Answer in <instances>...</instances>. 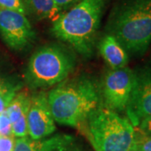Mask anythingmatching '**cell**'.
Returning a JSON list of instances; mask_svg holds the SVG:
<instances>
[{
	"mask_svg": "<svg viewBox=\"0 0 151 151\" xmlns=\"http://www.w3.org/2000/svg\"><path fill=\"white\" fill-rule=\"evenodd\" d=\"M85 124L88 139L96 151L131 150L135 129L128 118L101 106Z\"/></svg>",
	"mask_w": 151,
	"mask_h": 151,
	"instance_id": "4",
	"label": "cell"
},
{
	"mask_svg": "<svg viewBox=\"0 0 151 151\" xmlns=\"http://www.w3.org/2000/svg\"><path fill=\"white\" fill-rule=\"evenodd\" d=\"M29 109L20 116V118L12 124V133L14 136H16L18 138L27 137L28 134V124H27V116L29 113Z\"/></svg>",
	"mask_w": 151,
	"mask_h": 151,
	"instance_id": "15",
	"label": "cell"
},
{
	"mask_svg": "<svg viewBox=\"0 0 151 151\" xmlns=\"http://www.w3.org/2000/svg\"><path fill=\"white\" fill-rule=\"evenodd\" d=\"M0 36L9 48L21 51L32 45L35 32L26 15L0 7Z\"/></svg>",
	"mask_w": 151,
	"mask_h": 151,
	"instance_id": "7",
	"label": "cell"
},
{
	"mask_svg": "<svg viewBox=\"0 0 151 151\" xmlns=\"http://www.w3.org/2000/svg\"><path fill=\"white\" fill-rule=\"evenodd\" d=\"M75 56L58 44L39 48L31 55L25 70V81L31 88H46L60 83L74 70Z\"/></svg>",
	"mask_w": 151,
	"mask_h": 151,
	"instance_id": "5",
	"label": "cell"
},
{
	"mask_svg": "<svg viewBox=\"0 0 151 151\" xmlns=\"http://www.w3.org/2000/svg\"><path fill=\"white\" fill-rule=\"evenodd\" d=\"M135 129L134 141L131 150L134 151H151V136H145Z\"/></svg>",
	"mask_w": 151,
	"mask_h": 151,
	"instance_id": "14",
	"label": "cell"
},
{
	"mask_svg": "<svg viewBox=\"0 0 151 151\" xmlns=\"http://www.w3.org/2000/svg\"><path fill=\"white\" fill-rule=\"evenodd\" d=\"M135 128L144 135L151 136V115L143 119L139 124Z\"/></svg>",
	"mask_w": 151,
	"mask_h": 151,
	"instance_id": "21",
	"label": "cell"
},
{
	"mask_svg": "<svg viewBox=\"0 0 151 151\" xmlns=\"http://www.w3.org/2000/svg\"><path fill=\"white\" fill-rule=\"evenodd\" d=\"M27 14L39 19L55 21L63 13L56 6L54 0H23Z\"/></svg>",
	"mask_w": 151,
	"mask_h": 151,
	"instance_id": "12",
	"label": "cell"
},
{
	"mask_svg": "<svg viewBox=\"0 0 151 151\" xmlns=\"http://www.w3.org/2000/svg\"><path fill=\"white\" fill-rule=\"evenodd\" d=\"M134 81V72L129 67L108 70L101 86L103 106L116 113L125 112Z\"/></svg>",
	"mask_w": 151,
	"mask_h": 151,
	"instance_id": "6",
	"label": "cell"
},
{
	"mask_svg": "<svg viewBox=\"0 0 151 151\" xmlns=\"http://www.w3.org/2000/svg\"><path fill=\"white\" fill-rule=\"evenodd\" d=\"M107 2L81 0L53 22L52 35L82 56L91 57Z\"/></svg>",
	"mask_w": 151,
	"mask_h": 151,
	"instance_id": "2",
	"label": "cell"
},
{
	"mask_svg": "<svg viewBox=\"0 0 151 151\" xmlns=\"http://www.w3.org/2000/svg\"><path fill=\"white\" fill-rule=\"evenodd\" d=\"M47 98L55 121L71 127L85 124L102 106L101 87L85 76L61 81L50 91Z\"/></svg>",
	"mask_w": 151,
	"mask_h": 151,
	"instance_id": "1",
	"label": "cell"
},
{
	"mask_svg": "<svg viewBox=\"0 0 151 151\" xmlns=\"http://www.w3.org/2000/svg\"><path fill=\"white\" fill-rule=\"evenodd\" d=\"M129 151H134V150H129Z\"/></svg>",
	"mask_w": 151,
	"mask_h": 151,
	"instance_id": "23",
	"label": "cell"
},
{
	"mask_svg": "<svg viewBox=\"0 0 151 151\" xmlns=\"http://www.w3.org/2000/svg\"><path fill=\"white\" fill-rule=\"evenodd\" d=\"M21 84L14 80H10L0 73V94L9 92H19Z\"/></svg>",
	"mask_w": 151,
	"mask_h": 151,
	"instance_id": "16",
	"label": "cell"
},
{
	"mask_svg": "<svg viewBox=\"0 0 151 151\" xmlns=\"http://www.w3.org/2000/svg\"><path fill=\"white\" fill-rule=\"evenodd\" d=\"M31 103V97L25 91L18 92L15 97L9 103L6 112L9 115L11 124H14L20 118L24 112H25L29 108Z\"/></svg>",
	"mask_w": 151,
	"mask_h": 151,
	"instance_id": "13",
	"label": "cell"
},
{
	"mask_svg": "<svg viewBox=\"0 0 151 151\" xmlns=\"http://www.w3.org/2000/svg\"><path fill=\"white\" fill-rule=\"evenodd\" d=\"M15 140L14 136L3 137L0 136V151H14Z\"/></svg>",
	"mask_w": 151,
	"mask_h": 151,
	"instance_id": "20",
	"label": "cell"
},
{
	"mask_svg": "<svg viewBox=\"0 0 151 151\" xmlns=\"http://www.w3.org/2000/svg\"><path fill=\"white\" fill-rule=\"evenodd\" d=\"M107 34L115 38L128 54H145L151 43V0L118 3L108 19Z\"/></svg>",
	"mask_w": 151,
	"mask_h": 151,
	"instance_id": "3",
	"label": "cell"
},
{
	"mask_svg": "<svg viewBox=\"0 0 151 151\" xmlns=\"http://www.w3.org/2000/svg\"><path fill=\"white\" fill-rule=\"evenodd\" d=\"M18 92H9L0 94V113L4 112Z\"/></svg>",
	"mask_w": 151,
	"mask_h": 151,
	"instance_id": "19",
	"label": "cell"
},
{
	"mask_svg": "<svg viewBox=\"0 0 151 151\" xmlns=\"http://www.w3.org/2000/svg\"><path fill=\"white\" fill-rule=\"evenodd\" d=\"M0 136L3 137L14 136L12 133V124L6 110L0 113Z\"/></svg>",
	"mask_w": 151,
	"mask_h": 151,
	"instance_id": "18",
	"label": "cell"
},
{
	"mask_svg": "<svg viewBox=\"0 0 151 151\" xmlns=\"http://www.w3.org/2000/svg\"><path fill=\"white\" fill-rule=\"evenodd\" d=\"M14 151H88L76 137L66 134H56L41 139L28 137L15 140Z\"/></svg>",
	"mask_w": 151,
	"mask_h": 151,
	"instance_id": "10",
	"label": "cell"
},
{
	"mask_svg": "<svg viewBox=\"0 0 151 151\" xmlns=\"http://www.w3.org/2000/svg\"><path fill=\"white\" fill-rule=\"evenodd\" d=\"M99 51L110 68L117 69L127 66L129 54L121 44L112 36L106 34L99 43Z\"/></svg>",
	"mask_w": 151,
	"mask_h": 151,
	"instance_id": "11",
	"label": "cell"
},
{
	"mask_svg": "<svg viewBox=\"0 0 151 151\" xmlns=\"http://www.w3.org/2000/svg\"><path fill=\"white\" fill-rule=\"evenodd\" d=\"M56 6L59 8V9L62 13H64L73 6L77 4L81 0H54Z\"/></svg>",
	"mask_w": 151,
	"mask_h": 151,
	"instance_id": "22",
	"label": "cell"
},
{
	"mask_svg": "<svg viewBox=\"0 0 151 151\" xmlns=\"http://www.w3.org/2000/svg\"><path fill=\"white\" fill-rule=\"evenodd\" d=\"M27 124L28 134L32 139L46 138L55 131L54 118L45 92H39L31 97Z\"/></svg>",
	"mask_w": 151,
	"mask_h": 151,
	"instance_id": "9",
	"label": "cell"
},
{
	"mask_svg": "<svg viewBox=\"0 0 151 151\" xmlns=\"http://www.w3.org/2000/svg\"><path fill=\"white\" fill-rule=\"evenodd\" d=\"M134 72V86L125 113L133 126L137 127L151 115V60Z\"/></svg>",
	"mask_w": 151,
	"mask_h": 151,
	"instance_id": "8",
	"label": "cell"
},
{
	"mask_svg": "<svg viewBox=\"0 0 151 151\" xmlns=\"http://www.w3.org/2000/svg\"><path fill=\"white\" fill-rule=\"evenodd\" d=\"M0 7L6 9L16 11L24 15L28 14L23 0H0Z\"/></svg>",
	"mask_w": 151,
	"mask_h": 151,
	"instance_id": "17",
	"label": "cell"
}]
</instances>
